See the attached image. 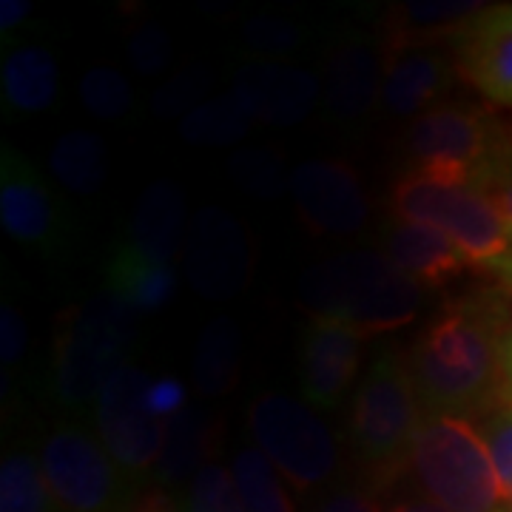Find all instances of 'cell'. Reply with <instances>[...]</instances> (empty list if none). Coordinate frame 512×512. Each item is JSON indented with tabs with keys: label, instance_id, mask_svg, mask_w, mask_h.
<instances>
[{
	"label": "cell",
	"instance_id": "1",
	"mask_svg": "<svg viewBox=\"0 0 512 512\" xmlns=\"http://www.w3.org/2000/svg\"><path fill=\"white\" fill-rule=\"evenodd\" d=\"M504 328L507 308L495 296H464L427 325L404 356L424 413L481 419L501 402Z\"/></svg>",
	"mask_w": 512,
	"mask_h": 512
},
{
	"label": "cell",
	"instance_id": "2",
	"mask_svg": "<svg viewBox=\"0 0 512 512\" xmlns=\"http://www.w3.org/2000/svg\"><path fill=\"white\" fill-rule=\"evenodd\" d=\"M299 299L311 319L345 322L373 336L413 322L421 288L387 254L348 251L313 265L299 282Z\"/></svg>",
	"mask_w": 512,
	"mask_h": 512
},
{
	"label": "cell",
	"instance_id": "3",
	"mask_svg": "<svg viewBox=\"0 0 512 512\" xmlns=\"http://www.w3.org/2000/svg\"><path fill=\"white\" fill-rule=\"evenodd\" d=\"M421 419L424 410L402 356H376L356 384L348 410V447L370 487L407 473Z\"/></svg>",
	"mask_w": 512,
	"mask_h": 512
},
{
	"label": "cell",
	"instance_id": "4",
	"mask_svg": "<svg viewBox=\"0 0 512 512\" xmlns=\"http://www.w3.org/2000/svg\"><path fill=\"white\" fill-rule=\"evenodd\" d=\"M390 211L393 217L439 228L464 251L470 265L490 279L510 262V228L493 194L478 185L407 171L390 191Z\"/></svg>",
	"mask_w": 512,
	"mask_h": 512
},
{
	"label": "cell",
	"instance_id": "5",
	"mask_svg": "<svg viewBox=\"0 0 512 512\" xmlns=\"http://www.w3.org/2000/svg\"><path fill=\"white\" fill-rule=\"evenodd\" d=\"M407 473L419 493L450 512H501L507 504L476 421L424 413Z\"/></svg>",
	"mask_w": 512,
	"mask_h": 512
},
{
	"label": "cell",
	"instance_id": "6",
	"mask_svg": "<svg viewBox=\"0 0 512 512\" xmlns=\"http://www.w3.org/2000/svg\"><path fill=\"white\" fill-rule=\"evenodd\" d=\"M137 319L126 302L100 291L60 319L52 359L55 399L63 410H94L100 390L126 362L137 336Z\"/></svg>",
	"mask_w": 512,
	"mask_h": 512
},
{
	"label": "cell",
	"instance_id": "7",
	"mask_svg": "<svg viewBox=\"0 0 512 512\" xmlns=\"http://www.w3.org/2000/svg\"><path fill=\"white\" fill-rule=\"evenodd\" d=\"M407 157L413 171L473 183L493 194L510 177L512 146L498 120L487 111L439 103L407 128Z\"/></svg>",
	"mask_w": 512,
	"mask_h": 512
},
{
	"label": "cell",
	"instance_id": "8",
	"mask_svg": "<svg viewBox=\"0 0 512 512\" xmlns=\"http://www.w3.org/2000/svg\"><path fill=\"white\" fill-rule=\"evenodd\" d=\"M254 444L299 495H319L342 470V447L311 404L285 393H262L248 407Z\"/></svg>",
	"mask_w": 512,
	"mask_h": 512
},
{
	"label": "cell",
	"instance_id": "9",
	"mask_svg": "<svg viewBox=\"0 0 512 512\" xmlns=\"http://www.w3.org/2000/svg\"><path fill=\"white\" fill-rule=\"evenodd\" d=\"M40 467L63 512H137L143 484L114 461L97 433L66 424L40 447Z\"/></svg>",
	"mask_w": 512,
	"mask_h": 512
},
{
	"label": "cell",
	"instance_id": "10",
	"mask_svg": "<svg viewBox=\"0 0 512 512\" xmlns=\"http://www.w3.org/2000/svg\"><path fill=\"white\" fill-rule=\"evenodd\" d=\"M151 376L134 365H123L100 390L94 402L97 439L137 484L148 487L160 464L171 421L151 404Z\"/></svg>",
	"mask_w": 512,
	"mask_h": 512
},
{
	"label": "cell",
	"instance_id": "11",
	"mask_svg": "<svg viewBox=\"0 0 512 512\" xmlns=\"http://www.w3.org/2000/svg\"><path fill=\"white\" fill-rule=\"evenodd\" d=\"M254 271L245 225L222 208H202L188 225L183 274L202 299H234Z\"/></svg>",
	"mask_w": 512,
	"mask_h": 512
},
{
	"label": "cell",
	"instance_id": "12",
	"mask_svg": "<svg viewBox=\"0 0 512 512\" xmlns=\"http://www.w3.org/2000/svg\"><path fill=\"white\" fill-rule=\"evenodd\" d=\"M0 225L6 237L29 251L52 256L66 245V217L29 157L0 151Z\"/></svg>",
	"mask_w": 512,
	"mask_h": 512
},
{
	"label": "cell",
	"instance_id": "13",
	"mask_svg": "<svg viewBox=\"0 0 512 512\" xmlns=\"http://www.w3.org/2000/svg\"><path fill=\"white\" fill-rule=\"evenodd\" d=\"M299 220L316 237H353L365 231L370 202L356 171L339 160H308L288 180Z\"/></svg>",
	"mask_w": 512,
	"mask_h": 512
},
{
	"label": "cell",
	"instance_id": "14",
	"mask_svg": "<svg viewBox=\"0 0 512 512\" xmlns=\"http://www.w3.org/2000/svg\"><path fill=\"white\" fill-rule=\"evenodd\" d=\"M365 333L333 319H311L302 339L299 382L313 410H333L359 376Z\"/></svg>",
	"mask_w": 512,
	"mask_h": 512
},
{
	"label": "cell",
	"instance_id": "15",
	"mask_svg": "<svg viewBox=\"0 0 512 512\" xmlns=\"http://www.w3.org/2000/svg\"><path fill=\"white\" fill-rule=\"evenodd\" d=\"M231 97L251 120L288 128L302 123L319 100V80L305 69L279 60H254L234 74Z\"/></svg>",
	"mask_w": 512,
	"mask_h": 512
},
{
	"label": "cell",
	"instance_id": "16",
	"mask_svg": "<svg viewBox=\"0 0 512 512\" xmlns=\"http://www.w3.org/2000/svg\"><path fill=\"white\" fill-rule=\"evenodd\" d=\"M453 63L481 97L512 109V3L478 12L461 29Z\"/></svg>",
	"mask_w": 512,
	"mask_h": 512
},
{
	"label": "cell",
	"instance_id": "17",
	"mask_svg": "<svg viewBox=\"0 0 512 512\" xmlns=\"http://www.w3.org/2000/svg\"><path fill=\"white\" fill-rule=\"evenodd\" d=\"M384 254L421 291H439L473 268L464 251L439 228L402 217H393L384 228Z\"/></svg>",
	"mask_w": 512,
	"mask_h": 512
},
{
	"label": "cell",
	"instance_id": "18",
	"mask_svg": "<svg viewBox=\"0 0 512 512\" xmlns=\"http://www.w3.org/2000/svg\"><path fill=\"white\" fill-rule=\"evenodd\" d=\"M456 63L433 52V49H402L390 52L384 60L382 103L387 114L396 117H419L436 109L444 94L450 92Z\"/></svg>",
	"mask_w": 512,
	"mask_h": 512
},
{
	"label": "cell",
	"instance_id": "19",
	"mask_svg": "<svg viewBox=\"0 0 512 512\" xmlns=\"http://www.w3.org/2000/svg\"><path fill=\"white\" fill-rule=\"evenodd\" d=\"M185 228V194L177 183L157 180L140 197L128 222L126 245L157 262H171L180 251Z\"/></svg>",
	"mask_w": 512,
	"mask_h": 512
},
{
	"label": "cell",
	"instance_id": "20",
	"mask_svg": "<svg viewBox=\"0 0 512 512\" xmlns=\"http://www.w3.org/2000/svg\"><path fill=\"white\" fill-rule=\"evenodd\" d=\"M217 439V421L205 410L185 407L168 427L165 453L151 476L148 487H163L168 493H185L194 478L200 476L202 467L211 464V450Z\"/></svg>",
	"mask_w": 512,
	"mask_h": 512
},
{
	"label": "cell",
	"instance_id": "21",
	"mask_svg": "<svg viewBox=\"0 0 512 512\" xmlns=\"http://www.w3.org/2000/svg\"><path fill=\"white\" fill-rule=\"evenodd\" d=\"M106 291L126 302L134 313L163 311L177 293V268L171 262H157L140 254L123 242L111 256Z\"/></svg>",
	"mask_w": 512,
	"mask_h": 512
},
{
	"label": "cell",
	"instance_id": "22",
	"mask_svg": "<svg viewBox=\"0 0 512 512\" xmlns=\"http://www.w3.org/2000/svg\"><path fill=\"white\" fill-rule=\"evenodd\" d=\"M3 106L15 114H40L55 106L60 69L52 52L40 46H18L3 57L0 69Z\"/></svg>",
	"mask_w": 512,
	"mask_h": 512
},
{
	"label": "cell",
	"instance_id": "23",
	"mask_svg": "<svg viewBox=\"0 0 512 512\" xmlns=\"http://www.w3.org/2000/svg\"><path fill=\"white\" fill-rule=\"evenodd\" d=\"M384 66L376 52L353 40L342 46L328 63V106L339 117H362L376 100H382Z\"/></svg>",
	"mask_w": 512,
	"mask_h": 512
},
{
	"label": "cell",
	"instance_id": "24",
	"mask_svg": "<svg viewBox=\"0 0 512 512\" xmlns=\"http://www.w3.org/2000/svg\"><path fill=\"white\" fill-rule=\"evenodd\" d=\"M242 365V336L239 325L220 313L200 330L197 348H194V387L205 399H220L234 390Z\"/></svg>",
	"mask_w": 512,
	"mask_h": 512
},
{
	"label": "cell",
	"instance_id": "25",
	"mask_svg": "<svg viewBox=\"0 0 512 512\" xmlns=\"http://www.w3.org/2000/svg\"><path fill=\"white\" fill-rule=\"evenodd\" d=\"M484 6L478 3H404L390 15L387 55L402 49H427L436 37H458Z\"/></svg>",
	"mask_w": 512,
	"mask_h": 512
},
{
	"label": "cell",
	"instance_id": "26",
	"mask_svg": "<svg viewBox=\"0 0 512 512\" xmlns=\"http://www.w3.org/2000/svg\"><path fill=\"white\" fill-rule=\"evenodd\" d=\"M49 165H52L55 180L66 191H72L77 197H92L109 177V151L100 140V134L74 128L57 140Z\"/></svg>",
	"mask_w": 512,
	"mask_h": 512
},
{
	"label": "cell",
	"instance_id": "27",
	"mask_svg": "<svg viewBox=\"0 0 512 512\" xmlns=\"http://www.w3.org/2000/svg\"><path fill=\"white\" fill-rule=\"evenodd\" d=\"M231 476L237 481L245 512H296L285 478L259 447H239L231 458Z\"/></svg>",
	"mask_w": 512,
	"mask_h": 512
},
{
	"label": "cell",
	"instance_id": "28",
	"mask_svg": "<svg viewBox=\"0 0 512 512\" xmlns=\"http://www.w3.org/2000/svg\"><path fill=\"white\" fill-rule=\"evenodd\" d=\"M0 512H63L43 476L40 456L29 450L6 453L0 461Z\"/></svg>",
	"mask_w": 512,
	"mask_h": 512
},
{
	"label": "cell",
	"instance_id": "29",
	"mask_svg": "<svg viewBox=\"0 0 512 512\" xmlns=\"http://www.w3.org/2000/svg\"><path fill=\"white\" fill-rule=\"evenodd\" d=\"M248 123L251 117L231 94H225L188 111L180 123V134L194 146H234L248 134Z\"/></svg>",
	"mask_w": 512,
	"mask_h": 512
},
{
	"label": "cell",
	"instance_id": "30",
	"mask_svg": "<svg viewBox=\"0 0 512 512\" xmlns=\"http://www.w3.org/2000/svg\"><path fill=\"white\" fill-rule=\"evenodd\" d=\"M80 100L97 120H120L134 106V92L123 72L111 66H94L80 80Z\"/></svg>",
	"mask_w": 512,
	"mask_h": 512
},
{
	"label": "cell",
	"instance_id": "31",
	"mask_svg": "<svg viewBox=\"0 0 512 512\" xmlns=\"http://www.w3.org/2000/svg\"><path fill=\"white\" fill-rule=\"evenodd\" d=\"M231 177L251 197L274 200L285 188V163L274 151L248 148V151H237L231 157Z\"/></svg>",
	"mask_w": 512,
	"mask_h": 512
},
{
	"label": "cell",
	"instance_id": "32",
	"mask_svg": "<svg viewBox=\"0 0 512 512\" xmlns=\"http://www.w3.org/2000/svg\"><path fill=\"white\" fill-rule=\"evenodd\" d=\"M476 427L481 439L487 441L504 498L512 507V407H498V410L484 413L476 421Z\"/></svg>",
	"mask_w": 512,
	"mask_h": 512
},
{
	"label": "cell",
	"instance_id": "33",
	"mask_svg": "<svg viewBox=\"0 0 512 512\" xmlns=\"http://www.w3.org/2000/svg\"><path fill=\"white\" fill-rule=\"evenodd\" d=\"M174 60V40L157 23H146L128 37V63L143 77L163 74Z\"/></svg>",
	"mask_w": 512,
	"mask_h": 512
},
{
	"label": "cell",
	"instance_id": "34",
	"mask_svg": "<svg viewBox=\"0 0 512 512\" xmlns=\"http://www.w3.org/2000/svg\"><path fill=\"white\" fill-rule=\"evenodd\" d=\"M302 512H384L376 501V493L365 484H333L325 493L313 495L311 504Z\"/></svg>",
	"mask_w": 512,
	"mask_h": 512
},
{
	"label": "cell",
	"instance_id": "35",
	"mask_svg": "<svg viewBox=\"0 0 512 512\" xmlns=\"http://www.w3.org/2000/svg\"><path fill=\"white\" fill-rule=\"evenodd\" d=\"M242 37L254 52H262V55H285L302 40L296 26L279 18H254L245 26Z\"/></svg>",
	"mask_w": 512,
	"mask_h": 512
},
{
	"label": "cell",
	"instance_id": "36",
	"mask_svg": "<svg viewBox=\"0 0 512 512\" xmlns=\"http://www.w3.org/2000/svg\"><path fill=\"white\" fill-rule=\"evenodd\" d=\"M208 83H211V74L205 72L202 66H197V69L183 74L180 80H171L163 92H157L154 109L160 114H174V111L185 109V114H188L197 106V97L208 89Z\"/></svg>",
	"mask_w": 512,
	"mask_h": 512
},
{
	"label": "cell",
	"instance_id": "37",
	"mask_svg": "<svg viewBox=\"0 0 512 512\" xmlns=\"http://www.w3.org/2000/svg\"><path fill=\"white\" fill-rule=\"evenodd\" d=\"M26 348H29V325H26L18 305L3 302V308H0V359H3V367L20 365V359L26 356Z\"/></svg>",
	"mask_w": 512,
	"mask_h": 512
},
{
	"label": "cell",
	"instance_id": "38",
	"mask_svg": "<svg viewBox=\"0 0 512 512\" xmlns=\"http://www.w3.org/2000/svg\"><path fill=\"white\" fill-rule=\"evenodd\" d=\"M29 15H32V3L29 0H3L0 3V32L3 35L15 32Z\"/></svg>",
	"mask_w": 512,
	"mask_h": 512
},
{
	"label": "cell",
	"instance_id": "39",
	"mask_svg": "<svg viewBox=\"0 0 512 512\" xmlns=\"http://www.w3.org/2000/svg\"><path fill=\"white\" fill-rule=\"evenodd\" d=\"M384 512H450V510H444L441 504H436V501H430L427 495L419 493V495H402V498L390 501Z\"/></svg>",
	"mask_w": 512,
	"mask_h": 512
},
{
	"label": "cell",
	"instance_id": "40",
	"mask_svg": "<svg viewBox=\"0 0 512 512\" xmlns=\"http://www.w3.org/2000/svg\"><path fill=\"white\" fill-rule=\"evenodd\" d=\"M501 404L512 407V325L501 348Z\"/></svg>",
	"mask_w": 512,
	"mask_h": 512
},
{
	"label": "cell",
	"instance_id": "41",
	"mask_svg": "<svg viewBox=\"0 0 512 512\" xmlns=\"http://www.w3.org/2000/svg\"><path fill=\"white\" fill-rule=\"evenodd\" d=\"M493 200L498 202V208H501V214H504V222H507V228H510V237H512V171H510V177H507V180L493 191Z\"/></svg>",
	"mask_w": 512,
	"mask_h": 512
},
{
	"label": "cell",
	"instance_id": "42",
	"mask_svg": "<svg viewBox=\"0 0 512 512\" xmlns=\"http://www.w3.org/2000/svg\"><path fill=\"white\" fill-rule=\"evenodd\" d=\"M501 512H512V507H504V510H501Z\"/></svg>",
	"mask_w": 512,
	"mask_h": 512
}]
</instances>
